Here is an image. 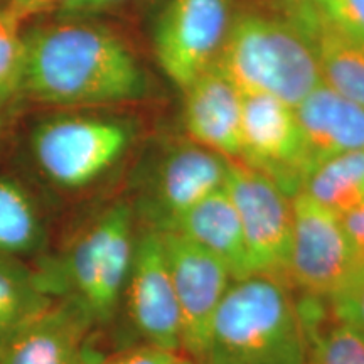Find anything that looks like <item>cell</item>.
<instances>
[{
    "instance_id": "cell-19",
    "label": "cell",
    "mask_w": 364,
    "mask_h": 364,
    "mask_svg": "<svg viewBox=\"0 0 364 364\" xmlns=\"http://www.w3.org/2000/svg\"><path fill=\"white\" fill-rule=\"evenodd\" d=\"M299 193L336 216L364 204V149L326 159L307 172Z\"/></svg>"
},
{
    "instance_id": "cell-6",
    "label": "cell",
    "mask_w": 364,
    "mask_h": 364,
    "mask_svg": "<svg viewBox=\"0 0 364 364\" xmlns=\"http://www.w3.org/2000/svg\"><path fill=\"white\" fill-rule=\"evenodd\" d=\"M292 241L285 279L309 299L326 304L364 262L339 216L304 193L292 196Z\"/></svg>"
},
{
    "instance_id": "cell-1",
    "label": "cell",
    "mask_w": 364,
    "mask_h": 364,
    "mask_svg": "<svg viewBox=\"0 0 364 364\" xmlns=\"http://www.w3.org/2000/svg\"><path fill=\"white\" fill-rule=\"evenodd\" d=\"M22 91L51 105H108L147 93L142 66L118 36L91 24H54L24 36Z\"/></svg>"
},
{
    "instance_id": "cell-20",
    "label": "cell",
    "mask_w": 364,
    "mask_h": 364,
    "mask_svg": "<svg viewBox=\"0 0 364 364\" xmlns=\"http://www.w3.org/2000/svg\"><path fill=\"white\" fill-rule=\"evenodd\" d=\"M44 247L38 208L19 182L0 177V255L21 258Z\"/></svg>"
},
{
    "instance_id": "cell-7",
    "label": "cell",
    "mask_w": 364,
    "mask_h": 364,
    "mask_svg": "<svg viewBox=\"0 0 364 364\" xmlns=\"http://www.w3.org/2000/svg\"><path fill=\"white\" fill-rule=\"evenodd\" d=\"M235 0H167L154 26L159 66L186 90L216 63L233 22Z\"/></svg>"
},
{
    "instance_id": "cell-2",
    "label": "cell",
    "mask_w": 364,
    "mask_h": 364,
    "mask_svg": "<svg viewBox=\"0 0 364 364\" xmlns=\"http://www.w3.org/2000/svg\"><path fill=\"white\" fill-rule=\"evenodd\" d=\"M309 327L285 279L252 273L231 282L213 321L208 354L235 364H304Z\"/></svg>"
},
{
    "instance_id": "cell-24",
    "label": "cell",
    "mask_w": 364,
    "mask_h": 364,
    "mask_svg": "<svg viewBox=\"0 0 364 364\" xmlns=\"http://www.w3.org/2000/svg\"><path fill=\"white\" fill-rule=\"evenodd\" d=\"M317 9L341 33L364 44V0H321Z\"/></svg>"
},
{
    "instance_id": "cell-30",
    "label": "cell",
    "mask_w": 364,
    "mask_h": 364,
    "mask_svg": "<svg viewBox=\"0 0 364 364\" xmlns=\"http://www.w3.org/2000/svg\"><path fill=\"white\" fill-rule=\"evenodd\" d=\"M203 364H235V363L228 361V359H223L220 356H215V354H208Z\"/></svg>"
},
{
    "instance_id": "cell-29",
    "label": "cell",
    "mask_w": 364,
    "mask_h": 364,
    "mask_svg": "<svg viewBox=\"0 0 364 364\" xmlns=\"http://www.w3.org/2000/svg\"><path fill=\"white\" fill-rule=\"evenodd\" d=\"M277 2L285 9H289V11L292 12V16H295V14L306 12L309 9L317 7V4L321 2V0H277Z\"/></svg>"
},
{
    "instance_id": "cell-27",
    "label": "cell",
    "mask_w": 364,
    "mask_h": 364,
    "mask_svg": "<svg viewBox=\"0 0 364 364\" xmlns=\"http://www.w3.org/2000/svg\"><path fill=\"white\" fill-rule=\"evenodd\" d=\"M341 223H343L346 233L351 240L359 258L364 262V204L349 211L348 215L341 216Z\"/></svg>"
},
{
    "instance_id": "cell-15",
    "label": "cell",
    "mask_w": 364,
    "mask_h": 364,
    "mask_svg": "<svg viewBox=\"0 0 364 364\" xmlns=\"http://www.w3.org/2000/svg\"><path fill=\"white\" fill-rule=\"evenodd\" d=\"M309 171L326 159L364 149V108L321 83L295 107Z\"/></svg>"
},
{
    "instance_id": "cell-4",
    "label": "cell",
    "mask_w": 364,
    "mask_h": 364,
    "mask_svg": "<svg viewBox=\"0 0 364 364\" xmlns=\"http://www.w3.org/2000/svg\"><path fill=\"white\" fill-rule=\"evenodd\" d=\"M216 65L241 95H267L294 108L322 83L306 31L262 14L235 17Z\"/></svg>"
},
{
    "instance_id": "cell-5",
    "label": "cell",
    "mask_w": 364,
    "mask_h": 364,
    "mask_svg": "<svg viewBox=\"0 0 364 364\" xmlns=\"http://www.w3.org/2000/svg\"><path fill=\"white\" fill-rule=\"evenodd\" d=\"M132 142L124 122L97 117H58L41 124L31 139L34 161L53 184L83 189L107 174Z\"/></svg>"
},
{
    "instance_id": "cell-16",
    "label": "cell",
    "mask_w": 364,
    "mask_h": 364,
    "mask_svg": "<svg viewBox=\"0 0 364 364\" xmlns=\"http://www.w3.org/2000/svg\"><path fill=\"white\" fill-rule=\"evenodd\" d=\"M167 231H176L215 257L228 268L233 280L253 273L238 213L226 188L188 209Z\"/></svg>"
},
{
    "instance_id": "cell-23",
    "label": "cell",
    "mask_w": 364,
    "mask_h": 364,
    "mask_svg": "<svg viewBox=\"0 0 364 364\" xmlns=\"http://www.w3.org/2000/svg\"><path fill=\"white\" fill-rule=\"evenodd\" d=\"M332 321L348 326L364 338V263L326 302Z\"/></svg>"
},
{
    "instance_id": "cell-10",
    "label": "cell",
    "mask_w": 364,
    "mask_h": 364,
    "mask_svg": "<svg viewBox=\"0 0 364 364\" xmlns=\"http://www.w3.org/2000/svg\"><path fill=\"white\" fill-rule=\"evenodd\" d=\"M295 196L309 172V161L295 108L267 95H243L240 157Z\"/></svg>"
},
{
    "instance_id": "cell-13",
    "label": "cell",
    "mask_w": 364,
    "mask_h": 364,
    "mask_svg": "<svg viewBox=\"0 0 364 364\" xmlns=\"http://www.w3.org/2000/svg\"><path fill=\"white\" fill-rule=\"evenodd\" d=\"M91 318L70 299H56L17 332L0 364H88Z\"/></svg>"
},
{
    "instance_id": "cell-21",
    "label": "cell",
    "mask_w": 364,
    "mask_h": 364,
    "mask_svg": "<svg viewBox=\"0 0 364 364\" xmlns=\"http://www.w3.org/2000/svg\"><path fill=\"white\" fill-rule=\"evenodd\" d=\"M309 327L304 364H364V338L348 326L332 321L329 326Z\"/></svg>"
},
{
    "instance_id": "cell-25",
    "label": "cell",
    "mask_w": 364,
    "mask_h": 364,
    "mask_svg": "<svg viewBox=\"0 0 364 364\" xmlns=\"http://www.w3.org/2000/svg\"><path fill=\"white\" fill-rule=\"evenodd\" d=\"M181 356L182 353L169 351V349L144 343L139 348L117 354V356L100 364H176Z\"/></svg>"
},
{
    "instance_id": "cell-18",
    "label": "cell",
    "mask_w": 364,
    "mask_h": 364,
    "mask_svg": "<svg viewBox=\"0 0 364 364\" xmlns=\"http://www.w3.org/2000/svg\"><path fill=\"white\" fill-rule=\"evenodd\" d=\"M36 268L21 258L0 255V356L17 332L54 302Z\"/></svg>"
},
{
    "instance_id": "cell-9",
    "label": "cell",
    "mask_w": 364,
    "mask_h": 364,
    "mask_svg": "<svg viewBox=\"0 0 364 364\" xmlns=\"http://www.w3.org/2000/svg\"><path fill=\"white\" fill-rule=\"evenodd\" d=\"M161 235L179 304L182 354L204 363L213 321L233 277L221 262L182 235L176 231H161Z\"/></svg>"
},
{
    "instance_id": "cell-28",
    "label": "cell",
    "mask_w": 364,
    "mask_h": 364,
    "mask_svg": "<svg viewBox=\"0 0 364 364\" xmlns=\"http://www.w3.org/2000/svg\"><path fill=\"white\" fill-rule=\"evenodd\" d=\"M120 2H124V0H75V2H71L61 14H65V16H71V14L98 12Z\"/></svg>"
},
{
    "instance_id": "cell-8",
    "label": "cell",
    "mask_w": 364,
    "mask_h": 364,
    "mask_svg": "<svg viewBox=\"0 0 364 364\" xmlns=\"http://www.w3.org/2000/svg\"><path fill=\"white\" fill-rule=\"evenodd\" d=\"M225 188L238 213L253 273L285 279L294 226L292 196L241 161H230Z\"/></svg>"
},
{
    "instance_id": "cell-11",
    "label": "cell",
    "mask_w": 364,
    "mask_h": 364,
    "mask_svg": "<svg viewBox=\"0 0 364 364\" xmlns=\"http://www.w3.org/2000/svg\"><path fill=\"white\" fill-rule=\"evenodd\" d=\"M124 300L132 324L147 344L182 353V322L162 235L149 228L135 240Z\"/></svg>"
},
{
    "instance_id": "cell-12",
    "label": "cell",
    "mask_w": 364,
    "mask_h": 364,
    "mask_svg": "<svg viewBox=\"0 0 364 364\" xmlns=\"http://www.w3.org/2000/svg\"><path fill=\"white\" fill-rule=\"evenodd\" d=\"M230 159L194 142L179 144L157 166L150 196V228L167 231L188 209L226 186Z\"/></svg>"
},
{
    "instance_id": "cell-3",
    "label": "cell",
    "mask_w": 364,
    "mask_h": 364,
    "mask_svg": "<svg viewBox=\"0 0 364 364\" xmlns=\"http://www.w3.org/2000/svg\"><path fill=\"white\" fill-rule=\"evenodd\" d=\"M134 211L127 203L107 208L61 257L36 268L43 289L70 299L95 326L107 324L124 300L135 250Z\"/></svg>"
},
{
    "instance_id": "cell-14",
    "label": "cell",
    "mask_w": 364,
    "mask_h": 364,
    "mask_svg": "<svg viewBox=\"0 0 364 364\" xmlns=\"http://www.w3.org/2000/svg\"><path fill=\"white\" fill-rule=\"evenodd\" d=\"M184 91L182 122L191 142L225 159L240 157V127L243 95L213 65Z\"/></svg>"
},
{
    "instance_id": "cell-22",
    "label": "cell",
    "mask_w": 364,
    "mask_h": 364,
    "mask_svg": "<svg viewBox=\"0 0 364 364\" xmlns=\"http://www.w3.org/2000/svg\"><path fill=\"white\" fill-rule=\"evenodd\" d=\"M26 39L21 22L0 9V108L22 91Z\"/></svg>"
},
{
    "instance_id": "cell-31",
    "label": "cell",
    "mask_w": 364,
    "mask_h": 364,
    "mask_svg": "<svg viewBox=\"0 0 364 364\" xmlns=\"http://www.w3.org/2000/svg\"><path fill=\"white\" fill-rule=\"evenodd\" d=\"M176 364H203V363L196 361V359H193V358H189V356H186V354H182V356H181V359H179V361H177Z\"/></svg>"
},
{
    "instance_id": "cell-26",
    "label": "cell",
    "mask_w": 364,
    "mask_h": 364,
    "mask_svg": "<svg viewBox=\"0 0 364 364\" xmlns=\"http://www.w3.org/2000/svg\"><path fill=\"white\" fill-rule=\"evenodd\" d=\"M71 2L75 0H9L4 9L22 24L24 21L43 16V14L53 11L63 12Z\"/></svg>"
},
{
    "instance_id": "cell-17",
    "label": "cell",
    "mask_w": 364,
    "mask_h": 364,
    "mask_svg": "<svg viewBox=\"0 0 364 364\" xmlns=\"http://www.w3.org/2000/svg\"><path fill=\"white\" fill-rule=\"evenodd\" d=\"M311 39L322 83L364 108V44L341 33L317 7L292 16Z\"/></svg>"
}]
</instances>
